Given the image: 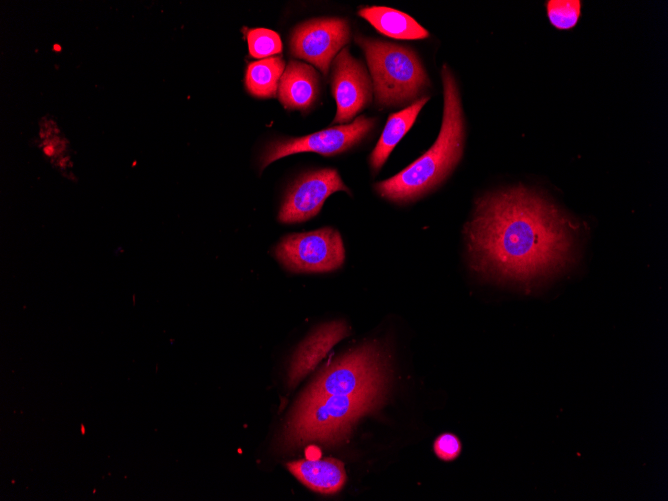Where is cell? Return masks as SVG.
I'll use <instances>...</instances> for the list:
<instances>
[{"label":"cell","mask_w":668,"mask_h":501,"mask_svg":"<svg viewBox=\"0 0 668 501\" xmlns=\"http://www.w3.org/2000/svg\"><path fill=\"white\" fill-rule=\"evenodd\" d=\"M465 233L472 267L499 279L529 283L575 258L576 226L522 186L481 197Z\"/></svg>","instance_id":"obj_1"},{"label":"cell","mask_w":668,"mask_h":501,"mask_svg":"<svg viewBox=\"0 0 668 501\" xmlns=\"http://www.w3.org/2000/svg\"><path fill=\"white\" fill-rule=\"evenodd\" d=\"M444 108L439 135L421 157L395 176L375 184L380 196L396 203L416 200L439 185L463 152L464 119L459 90L446 64L441 70Z\"/></svg>","instance_id":"obj_2"},{"label":"cell","mask_w":668,"mask_h":501,"mask_svg":"<svg viewBox=\"0 0 668 501\" xmlns=\"http://www.w3.org/2000/svg\"><path fill=\"white\" fill-rule=\"evenodd\" d=\"M387 387L354 395H302L285 426L283 444L296 447L308 442L343 441L361 417L383 403Z\"/></svg>","instance_id":"obj_3"},{"label":"cell","mask_w":668,"mask_h":501,"mask_svg":"<svg viewBox=\"0 0 668 501\" xmlns=\"http://www.w3.org/2000/svg\"><path fill=\"white\" fill-rule=\"evenodd\" d=\"M355 41L364 51L380 107L412 102L429 86L426 71L411 49L361 35Z\"/></svg>","instance_id":"obj_4"},{"label":"cell","mask_w":668,"mask_h":501,"mask_svg":"<svg viewBox=\"0 0 668 501\" xmlns=\"http://www.w3.org/2000/svg\"><path fill=\"white\" fill-rule=\"evenodd\" d=\"M387 358L376 342L364 344L325 366L304 396L354 395L388 386Z\"/></svg>","instance_id":"obj_5"},{"label":"cell","mask_w":668,"mask_h":501,"mask_svg":"<svg viewBox=\"0 0 668 501\" xmlns=\"http://www.w3.org/2000/svg\"><path fill=\"white\" fill-rule=\"evenodd\" d=\"M291 272H328L339 268L345 258L342 238L333 228L285 236L274 251Z\"/></svg>","instance_id":"obj_6"},{"label":"cell","mask_w":668,"mask_h":501,"mask_svg":"<svg viewBox=\"0 0 668 501\" xmlns=\"http://www.w3.org/2000/svg\"><path fill=\"white\" fill-rule=\"evenodd\" d=\"M375 120L359 116L354 121L316 133L270 143L261 157V169L277 159L300 152H315L324 156L342 153L359 143L374 127Z\"/></svg>","instance_id":"obj_7"},{"label":"cell","mask_w":668,"mask_h":501,"mask_svg":"<svg viewBox=\"0 0 668 501\" xmlns=\"http://www.w3.org/2000/svg\"><path fill=\"white\" fill-rule=\"evenodd\" d=\"M350 28L342 18H316L298 25L290 37V52L327 75L332 60L349 42Z\"/></svg>","instance_id":"obj_8"},{"label":"cell","mask_w":668,"mask_h":501,"mask_svg":"<svg viewBox=\"0 0 668 501\" xmlns=\"http://www.w3.org/2000/svg\"><path fill=\"white\" fill-rule=\"evenodd\" d=\"M336 191L350 190L335 169L307 172L289 189L278 219L282 223H299L316 216L325 200Z\"/></svg>","instance_id":"obj_9"},{"label":"cell","mask_w":668,"mask_h":501,"mask_svg":"<svg viewBox=\"0 0 668 501\" xmlns=\"http://www.w3.org/2000/svg\"><path fill=\"white\" fill-rule=\"evenodd\" d=\"M331 88L337 106L333 123L346 124L371 102L370 77L348 48H343L334 60Z\"/></svg>","instance_id":"obj_10"},{"label":"cell","mask_w":668,"mask_h":501,"mask_svg":"<svg viewBox=\"0 0 668 501\" xmlns=\"http://www.w3.org/2000/svg\"><path fill=\"white\" fill-rule=\"evenodd\" d=\"M349 335V327L343 321H333L319 326L297 348L288 372V384L293 387L315 369L329 350Z\"/></svg>","instance_id":"obj_11"},{"label":"cell","mask_w":668,"mask_h":501,"mask_svg":"<svg viewBox=\"0 0 668 501\" xmlns=\"http://www.w3.org/2000/svg\"><path fill=\"white\" fill-rule=\"evenodd\" d=\"M319 76L315 69L291 60L279 80L277 96L285 109L305 111L319 95Z\"/></svg>","instance_id":"obj_12"},{"label":"cell","mask_w":668,"mask_h":501,"mask_svg":"<svg viewBox=\"0 0 668 501\" xmlns=\"http://www.w3.org/2000/svg\"><path fill=\"white\" fill-rule=\"evenodd\" d=\"M286 467L302 484L317 493H337L346 482L344 465L335 458H306L289 462Z\"/></svg>","instance_id":"obj_13"},{"label":"cell","mask_w":668,"mask_h":501,"mask_svg":"<svg viewBox=\"0 0 668 501\" xmlns=\"http://www.w3.org/2000/svg\"><path fill=\"white\" fill-rule=\"evenodd\" d=\"M428 99V96L421 97L408 107L388 117L382 134L370 156V165L374 173L380 170L392 150L412 127Z\"/></svg>","instance_id":"obj_14"},{"label":"cell","mask_w":668,"mask_h":501,"mask_svg":"<svg viewBox=\"0 0 668 501\" xmlns=\"http://www.w3.org/2000/svg\"><path fill=\"white\" fill-rule=\"evenodd\" d=\"M380 33L395 39H423L428 31L408 14L389 7L372 6L358 11Z\"/></svg>","instance_id":"obj_15"},{"label":"cell","mask_w":668,"mask_h":501,"mask_svg":"<svg viewBox=\"0 0 668 501\" xmlns=\"http://www.w3.org/2000/svg\"><path fill=\"white\" fill-rule=\"evenodd\" d=\"M284 69L285 62L281 57H269L250 63L245 76L247 91L258 98L275 97Z\"/></svg>","instance_id":"obj_16"},{"label":"cell","mask_w":668,"mask_h":501,"mask_svg":"<svg viewBox=\"0 0 668 501\" xmlns=\"http://www.w3.org/2000/svg\"><path fill=\"white\" fill-rule=\"evenodd\" d=\"M249 54L253 58L265 59L282 51L280 36L266 28L249 29L246 33Z\"/></svg>","instance_id":"obj_17"},{"label":"cell","mask_w":668,"mask_h":501,"mask_svg":"<svg viewBox=\"0 0 668 501\" xmlns=\"http://www.w3.org/2000/svg\"><path fill=\"white\" fill-rule=\"evenodd\" d=\"M546 8L550 23L557 29L567 30L576 25L581 12V2L578 0H550Z\"/></svg>","instance_id":"obj_18"},{"label":"cell","mask_w":668,"mask_h":501,"mask_svg":"<svg viewBox=\"0 0 668 501\" xmlns=\"http://www.w3.org/2000/svg\"><path fill=\"white\" fill-rule=\"evenodd\" d=\"M433 447L437 457L443 461H452L456 459L462 449L458 437L451 433H444L438 436Z\"/></svg>","instance_id":"obj_19"},{"label":"cell","mask_w":668,"mask_h":501,"mask_svg":"<svg viewBox=\"0 0 668 501\" xmlns=\"http://www.w3.org/2000/svg\"><path fill=\"white\" fill-rule=\"evenodd\" d=\"M81 427H82V428H81V430H82V433L84 434V433H85V430H84V426H83V425H81Z\"/></svg>","instance_id":"obj_20"}]
</instances>
